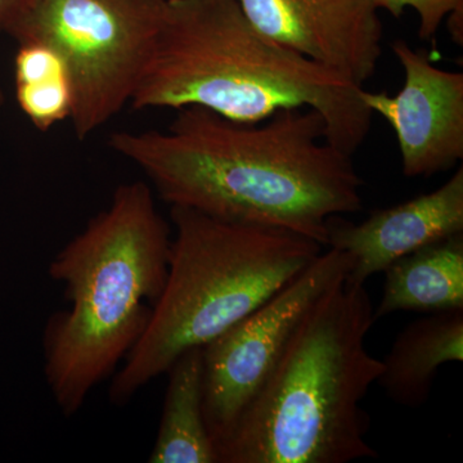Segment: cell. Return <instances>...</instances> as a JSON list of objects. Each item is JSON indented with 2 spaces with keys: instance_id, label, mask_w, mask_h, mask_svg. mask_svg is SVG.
<instances>
[{
  "instance_id": "cell-1",
  "label": "cell",
  "mask_w": 463,
  "mask_h": 463,
  "mask_svg": "<svg viewBox=\"0 0 463 463\" xmlns=\"http://www.w3.org/2000/svg\"><path fill=\"white\" fill-rule=\"evenodd\" d=\"M109 146L170 207L291 232L322 248L331 218L362 209L364 182L353 156L327 142L325 120L312 109L243 124L185 108L166 130L114 133Z\"/></svg>"
},
{
  "instance_id": "cell-2",
  "label": "cell",
  "mask_w": 463,
  "mask_h": 463,
  "mask_svg": "<svg viewBox=\"0 0 463 463\" xmlns=\"http://www.w3.org/2000/svg\"><path fill=\"white\" fill-rule=\"evenodd\" d=\"M362 88L265 36L239 0H164L130 106L203 108L243 124L312 109L327 142L353 156L373 123Z\"/></svg>"
},
{
  "instance_id": "cell-3",
  "label": "cell",
  "mask_w": 463,
  "mask_h": 463,
  "mask_svg": "<svg viewBox=\"0 0 463 463\" xmlns=\"http://www.w3.org/2000/svg\"><path fill=\"white\" fill-rule=\"evenodd\" d=\"M365 285L344 279L307 310L272 373L215 446L219 463H347L374 458L362 408L383 364L365 346Z\"/></svg>"
},
{
  "instance_id": "cell-4",
  "label": "cell",
  "mask_w": 463,
  "mask_h": 463,
  "mask_svg": "<svg viewBox=\"0 0 463 463\" xmlns=\"http://www.w3.org/2000/svg\"><path fill=\"white\" fill-rule=\"evenodd\" d=\"M172 232L145 182L121 184L108 209L61 250L50 276L70 303L44 332V373L71 417L129 354L165 286Z\"/></svg>"
},
{
  "instance_id": "cell-5",
  "label": "cell",
  "mask_w": 463,
  "mask_h": 463,
  "mask_svg": "<svg viewBox=\"0 0 463 463\" xmlns=\"http://www.w3.org/2000/svg\"><path fill=\"white\" fill-rule=\"evenodd\" d=\"M165 286L145 334L125 356L109 388L128 403L192 347H203L248 317L309 267L316 241L277 228L232 223L172 207Z\"/></svg>"
},
{
  "instance_id": "cell-6",
  "label": "cell",
  "mask_w": 463,
  "mask_h": 463,
  "mask_svg": "<svg viewBox=\"0 0 463 463\" xmlns=\"http://www.w3.org/2000/svg\"><path fill=\"white\" fill-rule=\"evenodd\" d=\"M164 0H27L5 33L38 42L65 63L72 90L70 123L79 141L133 99Z\"/></svg>"
},
{
  "instance_id": "cell-7",
  "label": "cell",
  "mask_w": 463,
  "mask_h": 463,
  "mask_svg": "<svg viewBox=\"0 0 463 463\" xmlns=\"http://www.w3.org/2000/svg\"><path fill=\"white\" fill-rule=\"evenodd\" d=\"M353 267L345 251L321 252L263 306L203 347V413L214 446L272 373L307 310Z\"/></svg>"
},
{
  "instance_id": "cell-8",
  "label": "cell",
  "mask_w": 463,
  "mask_h": 463,
  "mask_svg": "<svg viewBox=\"0 0 463 463\" xmlns=\"http://www.w3.org/2000/svg\"><path fill=\"white\" fill-rule=\"evenodd\" d=\"M392 51L403 87L394 96L362 88L361 99L394 130L405 176L447 172L463 158V74L439 69L404 41L392 42Z\"/></svg>"
},
{
  "instance_id": "cell-9",
  "label": "cell",
  "mask_w": 463,
  "mask_h": 463,
  "mask_svg": "<svg viewBox=\"0 0 463 463\" xmlns=\"http://www.w3.org/2000/svg\"><path fill=\"white\" fill-rule=\"evenodd\" d=\"M259 32L364 87L383 53L373 0H239Z\"/></svg>"
},
{
  "instance_id": "cell-10",
  "label": "cell",
  "mask_w": 463,
  "mask_h": 463,
  "mask_svg": "<svg viewBox=\"0 0 463 463\" xmlns=\"http://www.w3.org/2000/svg\"><path fill=\"white\" fill-rule=\"evenodd\" d=\"M463 233V169L430 194L388 209L374 210L362 223L334 216L327 246L352 255L350 282L365 285L398 259L437 241Z\"/></svg>"
},
{
  "instance_id": "cell-11",
  "label": "cell",
  "mask_w": 463,
  "mask_h": 463,
  "mask_svg": "<svg viewBox=\"0 0 463 463\" xmlns=\"http://www.w3.org/2000/svg\"><path fill=\"white\" fill-rule=\"evenodd\" d=\"M463 361V307L429 313L399 332L377 383L394 403L420 408L428 402L439 368Z\"/></svg>"
},
{
  "instance_id": "cell-12",
  "label": "cell",
  "mask_w": 463,
  "mask_h": 463,
  "mask_svg": "<svg viewBox=\"0 0 463 463\" xmlns=\"http://www.w3.org/2000/svg\"><path fill=\"white\" fill-rule=\"evenodd\" d=\"M374 321L401 310L435 313L463 307V233L405 255L385 270Z\"/></svg>"
},
{
  "instance_id": "cell-13",
  "label": "cell",
  "mask_w": 463,
  "mask_h": 463,
  "mask_svg": "<svg viewBox=\"0 0 463 463\" xmlns=\"http://www.w3.org/2000/svg\"><path fill=\"white\" fill-rule=\"evenodd\" d=\"M165 402L151 463H219L203 413V347H192L167 370Z\"/></svg>"
},
{
  "instance_id": "cell-14",
  "label": "cell",
  "mask_w": 463,
  "mask_h": 463,
  "mask_svg": "<svg viewBox=\"0 0 463 463\" xmlns=\"http://www.w3.org/2000/svg\"><path fill=\"white\" fill-rule=\"evenodd\" d=\"M16 99L33 128L50 132L69 120L72 90L63 61L48 45L38 42L18 44L14 57Z\"/></svg>"
},
{
  "instance_id": "cell-15",
  "label": "cell",
  "mask_w": 463,
  "mask_h": 463,
  "mask_svg": "<svg viewBox=\"0 0 463 463\" xmlns=\"http://www.w3.org/2000/svg\"><path fill=\"white\" fill-rule=\"evenodd\" d=\"M376 8L385 9L392 17L403 14L405 8L419 14V36L422 41H434L439 29L453 12L463 9V0H373Z\"/></svg>"
},
{
  "instance_id": "cell-16",
  "label": "cell",
  "mask_w": 463,
  "mask_h": 463,
  "mask_svg": "<svg viewBox=\"0 0 463 463\" xmlns=\"http://www.w3.org/2000/svg\"><path fill=\"white\" fill-rule=\"evenodd\" d=\"M26 2L27 0H0V33H5L9 24Z\"/></svg>"
},
{
  "instance_id": "cell-17",
  "label": "cell",
  "mask_w": 463,
  "mask_h": 463,
  "mask_svg": "<svg viewBox=\"0 0 463 463\" xmlns=\"http://www.w3.org/2000/svg\"><path fill=\"white\" fill-rule=\"evenodd\" d=\"M447 26L449 30L450 38L457 45H463V9L453 12L447 17Z\"/></svg>"
},
{
  "instance_id": "cell-18",
  "label": "cell",
  "mask_w": 463,
  "mask_h": 463,
  "mask_svg": "<svg viewBox=\"0 0 463 463\" xmlns=\"http://www.w3.org/2000/svg\"><path fill=\"white\" fill-rule=\"evenodd\" d=\"M5 91H3L2 88H0V108H3V105H5Z\"/></svg>"
}]
</instances>
